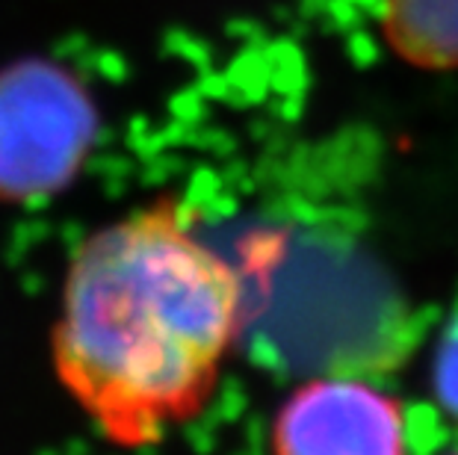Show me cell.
Returning a JSON list of instances; mask_svg holds the SVG:
<instances>
[{
  "mask_svg": "<svg viewBox=\"0 0 458 455\" xmlns=\"http://www.w3.org/2000/svg\"><path fill=\"white\" fill-rule=\"evenodd\" d=\"M242 281L165 198L86 240L63 284L54 367L106 441L142 450L208 409L242 325Z\"/></svg>",
  "mask_w": 458,
  "mask_h": 455,
  "instance_id": "cell-1",
  "label": "cell"
},
{
  "mask_svg": "<svg viewBox=\"0 0 458 455\" xmlns=\"http://www.w3.org/2000/svg\"><path fill=\"white\" fill-rule=\"evenodd\" d=\"M95 131L92 104L63 72L21 69L0 86V181L18 196L72 178Z\"/></svg>",
  "mask_w": 458,
  "mask_h": 455,
  "instance_id": "cell-2",
  "label": "cell"
},
{
  "mask_svg": "<svg viewBox=\"0 0 458 455\" xmlns=\"http://www.w3.org/2000/svg\"><path fill=\"white\" fill-rule=\"evenodd\" d=\"M269 443L272 455H408L399 400L346 379H319L290 393Z\"/></svg>",
  "mask_w": 458,
  "mask_h": 455,
  "instance_id": "cell-3",
  "label": "cell"
},
{
  "mask_svg": "<svg viewBox=\"0 0 458 455\" xmlns=\"http://www.w3.org/2000/svg\"><path fill=\"white\" fill-rule=\"evenodd\" d=\"M382 36L408 65L458 69V0H382Z\"/></svg>",
  "mask_w": 458,
  "mask_h": 455,
  "instance_id": "cell-4",
  "label": "cell"
},
{
  "mask_svg": "<svg viewBox=\"0 0 458 455\" xmlns=\"http://www.w3.org/2000/svg\"><path fill=\"white\" fill-rule=\"evenodd\" d=\"M435 396L444 411L458 420V319H453L441 337L435 358Z\"/></svg>",
  "mask_w": 458,
  "mask_h": 455,
  "instance_id": "cell-5",
  "label": "cell"
},
{
  "mask_svg": "<svg viewBox=\"0 0 458 455\" xmlns=\"http://www.w3.org/2000/svg\"><path fill=\"white\" fill-rule=\"evenodd\" d=\"M450 455H458V450H455V452H450Z\"/></svg>",
  "mask_w": 458,
  "mask_h": 455,
  "instance_id": "cell-6",
  "label": "cell"
}]
</instances>
